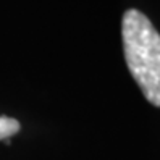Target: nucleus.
<instances>
[{
    "label": "nucleus",
    "instance_id": "obj_2",
    "mask_svg": "<svg viewBox=\"0 0 160 160\" xmlns=\"http://www.w3.org/2000/svg\"><path fill=\"white\" fill-rule=\"evenodd\" d=\"M20 131V123L10 117H0V141L15 136Z\"/></svg>",
    "mask_w": 160,
    "mask_h": 160
},
{
    "label": "nucleus",
    "instance_id": "obj_1",
    "mask_svg": "<svg viewBox=\"0 0 160 160\" xmlns=\"http://www.w3.org/2000/svg\"><path fill=\"white\" fill-rule=\"evenodd\" d=\"M121 37L128 70L144 97L160 107V34L138 10H128L121 21Z\"/></svg>",
    "mask_w": 160,
    "mask_h": 160
}]
</instances>
